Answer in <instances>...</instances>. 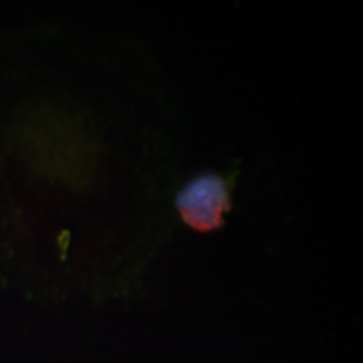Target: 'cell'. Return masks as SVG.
Here are the masks:
<instances>
[{
  "instance_id": "1",
  "label": "cell",
  "mask_w": 363,
  "mask_h": 363,
  "mask_svg": "<svg viewBox=\"0 0 363 363\" xmlns=\"http://www.w3.org/2000/svg\"><path fill=\"white\" fill-rule=\"evenodd\" d=\"M175 206L191 229L201 233L217 230L232 208L229 184L216 172L199 174L178 191Z\"/></svg>"
}]
</instances>
